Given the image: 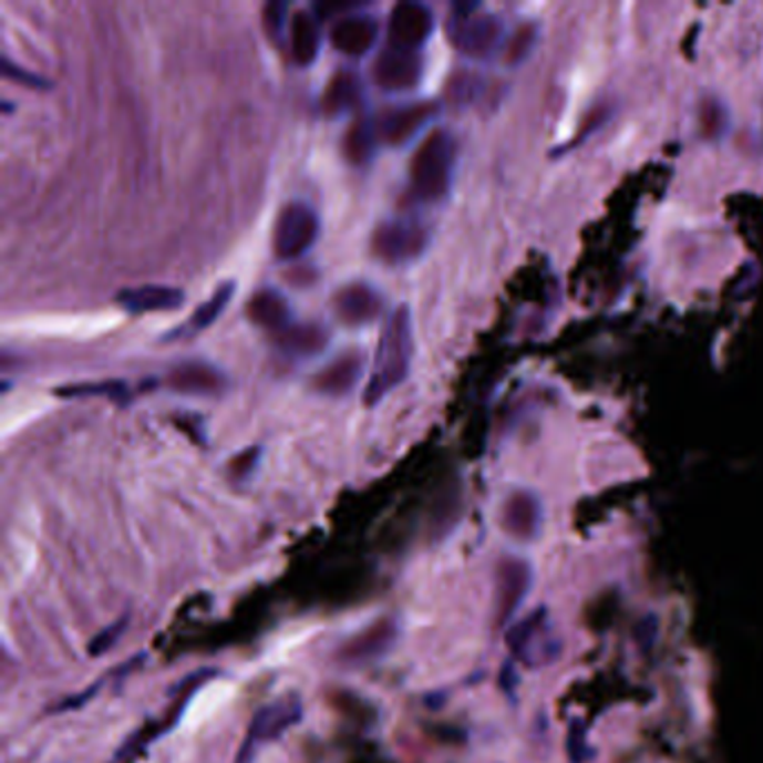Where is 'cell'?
Segmentation results:
<instances>
[{
	"instance_id": "cell-1",
	"label": "cell",
	"mask_w": 763,
	"mask_h": 763,
	"mask_svg": "<svg viewBox=\"0 0 763 763\" xmlns=\"http://www.w3.org/2000/svg\"><path fill=\"white\" fill-rule=\"evenodd\" d=\"M410 352H412V334H410V316L408 309L401 307L388 320L385 330L379 341L374 370L370 383L365 388V403H379L392 388H396L408 370H410Z\"/></svg>"
},
{
	"instance_id": "cell-2",
	"label": "cell",
	"mask_w": 763,
	"mask_h": 763,
	"mask_svg": "<svg viewBox=\"0 0 763 763\" xmlns=\"http://www.w3.org/2000/svg\"><path fill=\"white\" fill-rule=\"evenodd\" d=\"M457 146L446 131H434L414 153L410 166L412 193L419 199L434 202L442 199L453 179Z\"/></svg>"
},
{
	"instance_id": "cell-3",
	"label": "cell",
	"mask_w": 763,
	"mask_h": 763,
	"mask_svg": "<svg viewBox=\"0 0 763 763\" xmlns=\"http://www.w3.org/2000/svg\"><path fill=\"white\" fill-rule=\"evenodd\" d=\"M302 714H305V705L296 692L285 694L262 705L249 721L247 734L240 743V750L234 763H256L260 750L267 743H274L276 739H280L287 730H291L302 719Z\"/></svg>"
},
{
	"instance_id": "cell-4",
	"label": "cell",
	"mask_w": 763,
	"mask_h": 763,
	"mask_svg": "<svg viewBox=\"0 0 763 763\" xmlns=\"http://www.w3.org/2000/svg\"><path fill=\"white\" fill-rule=\"evenodd\" d=\"M318 238V217L316 213L293 202L282 208L274 229V251L280 260H293L302 256Z\"/></svg>"
},
{
	"instance_id": "cell-5",
	"label": "cell",
	"mask_w": 763,
	"mask_h": 763,
	"mask_svg": "<svg viewBox=\"0 0 763 763\" xmlns=\"http://www.w3.org/2000/svg\"><path fill=\"white\" fill-rule=\"evenodd\" d=\"M427 245V231L414 220H392L377 229L374 254L388 265H405L421 256Z\"/></svg>"
},
{
	"instance_id": "cell-6",
	"label": "cell",
	"mask_w": 763,
	"mask_h": 763,
	"mask_svg": "<svg viewBox=\"0 0 763 763\" xmlns=\"http://www.w3.org/2000/svg\"><path fill=\"white\" fill-rule=\"evenodd\" d=\"M495 622L508 625L530 589V567L522 558H502L495 576Z\"/></svg>"
},
{
	"instance_id": "cell-7",
	"label": "cell",
	"mask_w": 763,
	"mask_h": 763,
	"mask_svg": "<svg viewBox=\"0 0 763 763\" xmlns=\"http://www.w3.org/2000/svg\"><path fill=\"white\" fill-rule=\"evenodd\" d=\"M396 636H399L396 620H392V618L379 620V622L370 625L368 629H363L361 633H357L354 638H350L346 645H341L337 651V657L348 668L374 663V661L383 659L385 653L392 649V645L396 642Z\"/></svg>"
},
{
	"instance_id": "cell-8",
	"label": "cell",
	"mask_w": 763,
	"mask_h": 763,
	"mask_svg": "<svg viewBox=\"0 0 763 763\" xmlns=\"http://www.w3.org/2000/svg\"><path fill=\"white\" fill-rule=\"evenodd\" d=\"M432 32V12L419 3H399L390 17V45L419 52Z\"/></svg>"
},
{
	"instance_id": "cell-9",
	"label": "cell",
	"mask_w": 763,
	"mask_h": 763,
	"mask_svg": "<svg viewBox=\"0 0 763 763\" xmlns=\"http://www.w3.org/2000/svg\"><path fill=\"white\" fill-rule=\"evenodd\" d=\"M421 79V59L412 50L388 45L374 63V81L383 90H410Z\"/></svg>"
},
{
	"instance_id": "cell-10",
	"label": "cell",
	"mask_w": 763,
	"mask_h": 763,
	"mask_svg": "<svg viewBox=\"0 0 763 763\" xmlns=\"http://www.w3.org/2000/svg\"><path fill=\"white\" fill-rule=\"evenodd\" d=\"M504 530L517 542H530L542 528V504L533 493H513L502 511Z\"/></svg>"
},
{
	"instance_id": "cell-11",
	"label": "cell",
	"mask_w": 763,
	"mask_h": 763,
	"mask_svg": "<svg viewBox=\"0 0 763 763\" xmlns=\"http://www.w3.org/2000/svg\"><path fill=\"white\" fill-rule=\"evenodd\" d=\"M434 115L432 103H414V105H403L396 111L385 113L381 120L374 122L379 142H385L390 146H401L405 144L430 117Z\"/></svg>"
},
{
	"instance_id": "cell-12",
	"label": "cell",
	"mask_w": 763,
	"mask_h": 763,
	"mask_svg": "<svg viewBox=\"0 0 763 763\" xmlns=\"http://www.w3.org/2000/svg\"><path fill=\"white\" fill-rule=\"evenodd\" d=\"M168 385L177 392L213 396L227 390V379L206 363H184L168 374Z\"/></svg>"
},
{
	"instance_id": "cell-13",
	"label": "cell",
	"mask_w": 763,
	"mask_h": 763,
	"mask_svg": "<svg viewBox=\"0 0 763 763\" xmlns=\"http://www.w3.org/2000/svg\"><path fill=\"white\" fill-rule=\"evenodd\" d=\"M379 25L370 17H343L332 30V43L337 50L350 56H363L377 41Z\"/></svg>"
},
{
	"instance_id": "cell-14",
	"label": "cell",
	"mask_w": 763,
	"mask_h": 763,
	"mask_svg": "<svg viewBox=\"0 0 763 763\" xmlns=\"http://www.w3.org/2000/svg\"><path fill=\"white\" fill-rule=\"evenodd\" d=\"M120 305L131 313H151V311H173L184 302V293L173 287H137L126 289L117 296Z\"/></svg>"
},
{
	"instance_id": "cell-15",
	"label": "cell",
	"mask_w": 763,
	"mask_h": 763,
	"mask_svg": "<svg viewBox=\"0 0 763 763\" xmlns=\"http://www.w3.org/2000/svg\"><path fill=\"white\" fill-rule=\"evenodd\" d=\"M381 309V298L368 285H350L337 296V313L348 324H365Z\"/></svg>"
},
{
	"instance_id": "cell-16",
	"label": "cell",
	"mask_w": 763,
	"mask_h": 763,
	"mask_svg": "<svg viewBox=\"0 0 763 763\" xmlns=\"http://www.w3.org/2000/svg\"><path fill=\"white\" fill-rule=\"evenodd\" d=\"M466 19V23L462 25V30H457V45L473 54V56H482L486 52H491L499 39V32H502V25L495 17H462Z\"/></svg>"
},
{
	"instance_id": "cell-17",
	"label": "cell",
	"mask_w": 763,
	"mask_h": 763,
	"mask_svg": "<svg viewBox=\"0 0 763 763\" xmlns=\"http://www.w3.org/2000/svg\"><path fill=\"white\" fill-rule=\"evenodd\" d=\"M361 372H363V357L354 352L346 354L316 377V388L324 394H346L357 385Z\"/></svg>"
},
{
	"instance_id": "cell-18",
	"label": "cell",
	"mask_w": 763,
	"mask_h": 763,
	"mask_svg": "<svg viewBox=\"0 0 763 763\" xmlns=\"http://www.w3.org/2000/svg\"><path fill=\"white\" fill-rule=\"evenodd\" d=\"M547 620H544V611H535L533 616H528L526 620L517 622L511 631H508V647L515 653L517 659H522L524 663L535 666V642H539L542 638L547 640Z\"/></svg>"
},
{
	"instance_id": "cell-19",
	"label": "cell",
	"mask_w": 763,
	"mask_h": 763,
	"mask_svg": "<svg viewBox=\"0 0 763 763\" xmlns=\"http://www.w3.org/2000/svg\"><path fill=\"white\" fill-rule=\"evenodd\" d=\"M234 293H236V285H234V282H225L223 287H217L215 293H213L204 305H199V307L193 311V316L186 320V324L182 327V330L175 332V337L186 339V337H195V334L204 332L206 327H210L217 318L223 316V311H225V307L229 305V300H231Z\"/></svg>"
},
{
	"instance_id": "cell-20",
	"label": "cell",
	"mask_w": 763,
	"mask_h": 763,
	"mask_svg": "<svg viewBox=\"0 0 763 763\" xmlns=\"http://www.w3.org/2000/svg\"><path fill=\"white\" fill-rule=\"evenodd\" d=\"M318 48H320V32H318L316 21L305 12L293 14L291 25H289V50H291L293 61L298 65H309L316 59Z\"/></svg>"
},
{
	"instance_id": "cell-21",
	"label": "cell",
	"mask_w": 763,
	"mask_h": 763,
	"mask_svg": "<svg viewBox=\"0 0 763 763\" xmlns=\"http://www.w3.org/2000/svg\"><path fill=\"white\" fill-rule=\"evenodd\" d=\"M249 316L267 327V330H285L287 327V320H289V307H287V300L274 291V289H265V291H258L254 296V300L249 302Z\"/></svg>"
},
{
	"instance_id": "cell-22",
	"label": "cell",
	"mask_w": 763,
	"mask_h": 763,
	"mask_svg": "<svg viewBox=\"0 0 763 763\" xmlns=\"http://www.w3.org/2000/svg\"><path fill=\"white\" fill-rule=\"evenodd\" d=\"M379 135H377V126L374 122H359L352 126V131L346 137V155L354 162V164H365L377 148Z\"/></svg>"
},
{
	"instance_id": "cell-23",
	"label": "cell",
	"mask_w": 763,
	"mask_h": 763,
	"mask_svg": "<svg viewBox=\"0 0 763 763\" xmlns=\"http://www.w3.org/2000/svg\"><path fill=\"white\" fill-rule=\"evenodd\" d=\"M359 85L352 74H339L324 94V111L327 113H341L346 107H350L357 99Z\"/></svg>"
},
{
	"instance_id": "cell-24",
	"label": "cell",
	"mask_w": 763,
	"mask_h": 763,
	"mask_svg": "<svg viewBox=\"0 0 763 763\" xmlns=\"http://www.w3.org/2000/svg\"><path fill=\"white\" fill-rule=\"evenodd\" d=\"M285 348L293 350L298 354H313L320 348H324V332L318 327H298L291 334H285Z\"/></svg>"
},
{
	"instance_id": "cell-25",
	"label": "cell",
	"mask_w": 763,
	"mask_h": 763,
	"mask_svg": "<svg viewBox=\"0 0 763 763\" xmlns=\"http://www.w3.org/2000/svg\"><path fill=\"white\" fill-rule=\"evenodd\" d=\"M126 627H128V616H122L117 622H113L111 627L101 629V631L92 638L87 651L92 653V657H103V653H105L107 649H113V647L122 640Z\"/></svg>"
},
{
	"instance_id": "cell-26",
	"label": "cell",
	"mask_w": 763,
	"mask_h": 763,
	"mask_svg": "<svg viewBox=\"0 0 763 763\" xmlns=\"http://www.w3.org/2000/svg\"><path fill=\"white\" fill-rule=\"evenodd\" d=\"M265 30L271 41H280L287 32V6L285 3H269L265 8Z\"/></svg>"
},
{
	"instance_id": "cell-27",
	"label": "cell",
	"mask_w": 763,
	"mask_h": 763,
	"mask_svg": "<svg viewBox=\"0 0 763 763\" xmlns=\"http://www.w3.org/2000/svg\"><path fill=\"white\" fill-rule=\"evenodd\" d=\"M569 756L571 763H587V743H585V732L578 721H574L571 732H569Z\"/></svg>"
},
{
	"instance_id": "cell-28",
	"label": "cell",
	"mask_w": 763,
	"mask_h": 763,
	"mask_svg": "<svg viewBox=\"0 0 763 763\" xmlns=\"http://www.w3.org/2000/svg\"><path fill=\"white\" fill-rule=\"evenodd\" d=\"M533 41H535V30H533L530 25L522 28V32H517V37H515V43H513V48H511L508 59H511V61H519V59H524V56L528 54V50H530Z\"/></svg>"
}]
</instances>
